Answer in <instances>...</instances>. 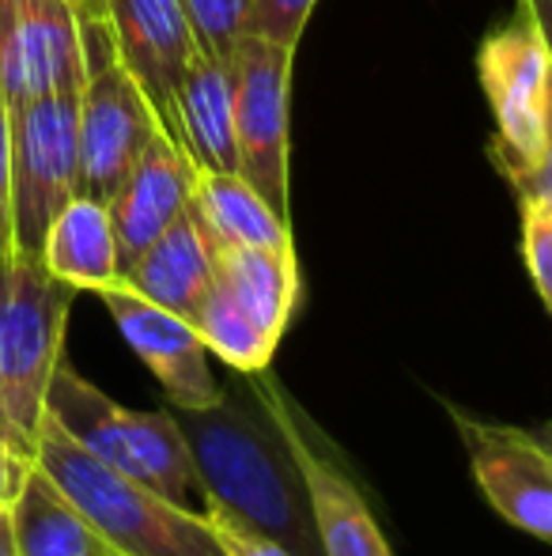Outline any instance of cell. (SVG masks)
I'll use <instances>...</instances> for the list:
<instances>
[{
	"label": "cell",
	"mask_w": 552,
	"mask_h": 556,
	"mask_svg": "<svg viewBox=\"0 0 552 556\" xmlns=\"http://www.w3.org/2000/svg\"><path fill=\"white\" fill-rule=\"evenodd\" d=\"M175 417L197 466L201 496H216L295 556H322L307 484L251 375L223 390L213 409H175Z\"/></svg>",
	"instance_id": "6da1fadb"
},
{
	"label": "cell",
	"mask_w": 552,
	"mask_h": 556,
	"mask_svg": "<svg viewBox=\"0 0 552 556\" xmlns=\"http://www.w3.org/2000/svg\"><path fill=\"white\" fill-rule=\"evenodd\" d=\"M35 462L65 489L118 556H223L205 511L175 504L137 477L106 466L53 417H42Z\"/></svg>",
	"instance_id": "7a4b0ae2"
},
{
	"label": "cell",
	"mask_w": 552,
	"mask_h": 556,
	"mask_svg": "<svg viewBox=\"0 0 552 556\" xmlns=\"http://www.w3.org/2000/svg\"><path fill=\"white\" fill-rule=\"evenodd\" d=\"M76 288L57 280L42 257L0 262V435L35 458L46 394L65 359V330Z\"/></svg>",
	"instance_id": "3957f363"
},
{
	"label": "cell",
	"mask_w": 552,
	"mask_h": 556,
	"mask_svg": "<svg viewBox=\"0 0 552 556\" xmlns=\"http://www.w3.org/2000/svg\"><path fill=\"white\" fill-rule=\"evenodd\" d=\"M46 417L57 420L84 451L144 481L175 504H190L193 492H201L197 466L175 409L118 405L68 359H61L46 394Z\"/></svg>",
	"instance_id": "277c9868"
},
{
	"label": "cell",
	"mask_w": 552,
	"mask_h": 556,
	"mask_svg": "<svg viewBox=\"0 0 552 556\" xmlns=\"http://www.w3.org/2000/svg\"><path fill=\"white\" fill-rule=\"evenodd\" d=\"M477 76L496 122L488 155L508 186H515L545 152L552 111V61L523 0L508 23L485 35L477 50Z\"/></svg>",
	"instance_id": "5b68a950"
},
{
	"label": "cell",
	"mask_w": 552,
	"mask_h": 556,
	"mask_svg": "<svg viewBox=\"0 0 552 556\" xmlns=\"http://www.w3.org/2000/svg\"><path fill=\"white\" fill-rule=\"evenodd\" d=\"M80 30L88 58L80 88V193L106 205L163 125L118 61L111 20H80Z\"/></svg>",
	"instance_id": "8992f818"
},
{
	"label": "cell",
	"mask_w": 552,
	"mask_h": 556,
	"mask_svg": "<svg viewBox=\"0 0 552 556\" xmlns=\"http://www.w3.org/2000/svg\"><path fill=\"white\" fill-rule=\"evenodd\" d=\"M251 387L266 402L269 417H273L295 466H299V477L310 496V511H314L322 556H394L375 511H371L368 492L348 473V466L322 435V428L287 394L284 382H277L266 367V371L251 375Z\"/></svg>",
	"instance_id": "52a82bcc"
},
{
	"label": "cell",
	"mask_w": 552,
	"mask_h": 556,
	"mask_svg": "<svg viewBox=\"0 0 552 556\" xmlns=\"http://www.w3.org/2000/svg\"><path fill=\"white\" fill-rule=\"evenodd\" d=\"M80 193V91H57L12 111V231L38 257L50 224Z\"/></svg>",
	"instance_id": "ba28073f"
},
{
	"label": "cell",
	"mask_w": 552,
	"mask_h": 556,
	"mask_svg": "<svg viewBox=\"0 0 552 556\" xmlns=\"http://www.w3.org/2000/svg\"><path fill=\"white\" fill-rule=\"evenodd\" d=\"M295 50L243 35L231 53L235 68V144L239 175L287 220V103Z\"/></svg>",
	"instance_id": "9c48e42d"
},
{
	"label": "cell",
	"mask_w": 552,
	"mask_h": 556,
	"mask_svg": "<svg viewBox=\"0 0 552 556\" xmlns=\"http://www.w3.org/2000/svg\"><path fill=\"white\" fill-rule=\"evenodd\" d=\"M473 481L500 519L552 545V443L541 432L450 405Z\"/></svg>",
	"instance_id": "30bf717a"
},
{
	"label": "cell",
	"mask_w": 552,
	"mask_h": 556,
	"mask_svg": "<svg viewBox=\"0 0 552 556\" xmlns=\"http://www.w3.org/2000/svg\"><path fill=\"white\" fill-rule=\"evenodd\" d=\"M84 76V30L68 0H0V84L8 111L57 91H80Z\"/></svg>",
	"instance_id": "8fae6325"
},
{
	"label": "cell",
	"mask_w": 552,
	"mask_h": 556,
	"mask_svg": "<svg viewBox=\"0 0 552 556\" xmlns=\"http://www.w3.org/2000/svg\"><path fill=\"white\" fill-rule=\"evenodd\" d=\"M95 295L111 311L114 326L126 337L129 349L137 352L140 364L155 375L170 409H213L220 402L223 387L208 367V349L190 318L144 300L126 280Z\"/></svg>",
	"instance_id": "7c38bea8"
},
{
	"label": "cell",
	"mask_w": 552,
	"mask_h": 556,
	"mask_svg": "<svg viewBox=\"0 0 552 556\" xmlns=\"http://www.w3.org/2000/svg\"><path fill=\"white\" fill-rule=\"evenodd\" d=\"M118 61L152 103L163 132L178 144V88L197 53L185 0H106Z\"/></svg>",
	"instance_id": "4fadbf2b"
},
{
	"label": "cell",
	"mask_w": 552,
	"mask_h": 556,
	"mask_svg": "<svg viewBox=\"0 0 552 556\" xmlns=\"http://www.w3.org/2000/svg\"><path fill=\"white\" fill-rule=\"evenodd\" d=\"M193 186H197V167L193 160L167 137L155 132L152 144L129 170L121 190L106 201L118 239V269L126 273L129 265L167 231L178 216L190 208Z\"/></svg>",
	"instance_id": "5bb4252c"
},
{
	"label": "cell",
	"mask_w": 552,
	"mask_h": 556,
	"mask_svg": "<svg viewBox=\"0 0 552 556\" xmlns=\"http://www.w3.org/2000/svg\"><path fill=\"white\" fill-rule=\"evenodd\" d=\"M178 148L197 170L239 175L235 144V68L208 53H193L178 88Z\"/></svg>",
	"instance_id": "9a60e30c"
},
{
	"label": "cell",
	"mask_w": 552,
	"mask_h": 556,
	"mask_svg": "<svg viewBox=\"0 0 552 556\" xmlns=\"http://www.w3.org/2000/svg\"><path fill=\"white\" fill-rule=\"evenodd\" d=\"M8 527L20 556H118L38 462L8 507Z\"/></svg>",
	"instance_id": "2e32d148"
},
{
	"label": "cell",
	"mask_w": 552,
	"mask_h": 556,
	"mask_svg": "<svg viewBox=\"0 0 552 556\" xmlns=\"http://www.w3.org/2000/svg\"><path fill=\"white\" fill-rule=\"evenodd\" d=\"M121 280L144 300L159 303L182 318H193V311L213 288V247L201 235L190 208L121 273Z\"/></svg>",
	"instance_id": "e0dca14e"
},
{
	"label": "cell",
	"mask_w": 552,
	"mask_h": 556,
	"mask_svg": "<svg viewBox=\"0 0 552 556\" xmlns=\"http://www.w3.org/2000/svg\"><path fill=\"white\" fill-rule=\"evenodd\" d=\"M38 257L53 277L73 285L76 292H103L118 285L121 269L111 208L88 193H76L50 224Z\"/></svg>",
	"instance_id": "ac0fdd59"
},
{
	"label": "cell",
	"mask_w": 552,
	"mask_h": 556,
	"mask_svg": "<svg viewBox=\"0 0 552 556\" xmlns=\"http://www.w3.org/2000/svg\"><path fill=\"white\" fill-rule=\"evenodd\" d=\"M190 216L197 220L208 247H269L292 250V227L243 175L197 170L190 198Z\"/></svg>",
	"instance_id": "d6986e66"
},
{
	"label": "cell",
	"mask_w": 552,
	"mask_h": 556,
	"mask_svg": "<svg viewBox=\"0 0 552 556\" xmlns=\"http://www.w3.org/2000/svg\"><path fill=\"white\" fill-rule=\"evenodd\" d=\"M213 280L273 337L287 333L295 303H299L295 247H213Z\"/></svg>",
	"instance_id": "ffe728a7"
},
{
	"label": "cell",
	"mask_w": 552,
	"mask_h": 556,
	"mask_svg": "<svg viewBox=\"0 0 552 556\" xmlns=\"http://www.w3.org/2000/svg\"><path fill=\"white\" fill-rule=\"evenodd\" d=\"M190 323L201 333V341H205L208 356H220L239 375L266 371L273 364L280 337L269 333L246 307H239L216 280L205 292V300H201V307L193 311Z\"/></svg>",
	"instance_id": "44dd1931"
},
{
	"label": "cell",
	"mask_w": 552,
	"mask_h": 556,
	"mask_svg": "<svg viewBox=\"0 0 552 556\" xmlns=\"http://www.w3.org/2000/svg\"><path fill=\"white\" fill-rule=\"evenodd\" d=\"M246 8L251 0H185L197 50L216 61H231L246 30Z\"/></svg>",
	"instance_id": "7402d4cb"
},
{
	"label": "cell",
	"mask_w": 552,
	"mask_h": 556,
	"mask_svg": "<svg viewBox=\"0 0 552 556\" xmlns=\"http://www.w3.org/2000/svg\"><path fill=\"white\" fill-rule=\"evenodd\" d=\"M523 213V262L534 288L545 303H552V201L526 198L518 201Z\"/></svg>",
	"instance_id": "603a6c76"
},
{
	"label": "cell",
	"mask_w": 552,
	"mask_h": 556,
	"mask_svg": "<svg viewBox=\"0 0 552 556\" xmlns=\"http://www.w3.org/2000/svg\"><path fill=\"white\" fill-rule=\"evenodd\" d=\"M205 519H208V527H213V538L223 556H295L292 549H284L277 538L261 534L258 527L239 519V515L231 511L228 504H220L216 496H205Z\"/></svg>",
	"instance_id": "cb8c5ba5"
},
{
	"label": "cell",
	"mask_w": 552,
	"mask_h": 556,
	"mask_svg": "<svg viewBox=\"0 0 552 556\" xmlns=\"http://www.w3.org/2000/svg\"><path fill=\"white\" fill-rule=\"evenodd\" d=\"M310 12H314V0H251L243 35H258V38H269V42L295 50Z\"/></svg>",
	"instance_id": "d4e9b609"
},
{
	"label": "cell",
	"mask_w": 552,
	"mask_h": 556,
	"mask_svg": "<svg viewBox=\"0 0 552 556\" xmlns=\"http://www.w3.org/2000/svg\"><path fill=\"white\" fill-rule=\"evenodd\" d=\"M15 254L12 231V111H8L4 84H0V262Z\"/></svg>",
	"instance_id": "484cf974"
},
{
	"label": "cell",
	"mask_w": 552,
	"mask_h": 556,
	"mask_svg": "<svg viewBox=\"0 0 552 556\" xmlns=\"http://www.w3.org/2000/svg\"><path fill=\"white\" fill-rule=\"evenodd\" d=\"M35 466V458H27V454H20L12 443L0 435V511H8L15 500V492H20L23 477H27V469Z\"/></svg>",
	"instance_id": "4316f807"
},
{
	"label": "cell",
	"mask_w": 552,
	"mask_h": 556,
	"mask_svg": "<svg viewBox=\"0 0 552 556\" xmlns=\"http://www.w3.org/2000/svg\"><path fill=\"white\" fill-rule=\"evenodd\" d=\"M518 201L526 198H541V201H552V111H549V137H545V152H541L538 167L523 178V182L511 186Z\"/></svg>",
	"instance_id": "83f0119b"
},
{
	"label": "cell",
	"mask_w": 552,
	"mask_h": 556,
	"mask_svg": "<svg viewBox=\"0 0 552 556\" xmlns=\"http://www.w3.org/2000/svg\"><path fill=\"white\" fill-rule=\"evenodd\" d=\"M526 12L534 15V23H538L541 38H545V50H549V61H552V0H523Z\"/></svg>",
	"instance_id": "f1b7e54d"
},
{
	"label": "cell",
	"mask_w": 552,
	"mask_h": 556,
	"mask_svg": "<svg viewBox=\"0 0 552 556\" xmlns=\"http://www.w3.org/2000/svg\"><path fill=\"white\" fill-rule=\"evenodd\" d=\"M68 4L76 8L80 20H99V15H106V0H68Z\"/></svg>",
	"instance_id": "f546056e"
},
{
	"label": "cell",
	"mask_w": 552,
	"mask_h": 556,
	"mask_svg": "<svg viewBox=\"0 0 552 556\" xmlns=\"http://www.w3.org/2000/svg\"><path fill=\"white\" fill-rule=\"evenodd\" d=\"M0 556H20L12 545V527H8V511H0Z\"/></svg>",
	"instance_id": "4dcf8cb0"
},
{
	"label": "cell",
	"mask_w": 552,
	"mask_h": 556,
	"mask_svg": "<svg viewBox=\"0 0 552 556\" xmlns=\"http://www.w3.org/2000/svg\"><path fill=\"white\" fill-rule=\"evenodd\" d=\"M538 432H541V435H545V440H552V420H549V425H541V428H538Z\"/></svg>",
	"instance_id": "1f68e13d"
},
{
	"label": "cell",
	"mask_w": 552,
	"mask_h": 556,
	"mask_svg": "<svg viewBox=\"0 0 552 556\" xmlns=\"http://www.w3.org/2000/svg\"><path fill=\"white\" fill-rule=\"evenodd\" d=\"M545 307H549V318H552V303H545Z\"/></svg>",
	"instance_id": "d6a6232c"
},
{
	"label": "cell",
	"mask_w": 552,
	"mask_h": 556,
	"mask_svg": "<svg viewBox=\"0 0 552 556\" xmlns=\"http://www.w3.org/2000/svg\"><path fill=\"white\" fill-rule=\"evenodd\" d=\"M549 443H552V440H549Z\"/></svg>",
	"instance_id": "836d02e7"
}]
</instances>
